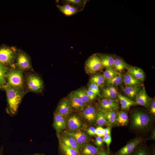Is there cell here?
I'll use <instances>...</instances> for the list:
<instances>
[{
	"label": "cell",
	"mask_w": 155,
	"mask_h": 155,
	"mask_svg": "<svg viewBox=\"0 0 155 155\" xmlns=\"http://www.w3.org/2000/svg\"><path fill=\"white\" fill-rule=\"evenodd\" d=\"M59 143L68 147L79 150V146L74 138L71 135L64 132L60 133L58 135Z\"/></svg>",
	"instance_id": "obj_12"
},
{
	"label": "cell",
	"mask_w": 155,
	"mask_h": 155,
	"mask_svg": "<svg viewBox=\"0 0 155 155\" xmlns=\"http://www.w3.org/2000/svg\"><path fill=\"white\" fill-rule=\"evenodd\" d=\"M117 98L120 101L122 110H129L131 106L137 104L135 101L120 94H118Z\"/></svg>",
	"instance_id": "obj_25"
},
{
	"label": "cell",
	"mask_w": 155,
	"mask_h": 155,
	"mask_svg": "<svg viewBox=\"0 0 155 155\" xmlns=\"http://www.w3.org/2000/svg\"><path fill=\"white\" fill-rule=\"evenodd\" d=\"M123 82V76L120 73L112 79L105 80L104 84L106 86H113L119 85Z\"/></svg>",
	"instance_id": "obj_32"
},
{
	"label": "cell",
	"mask_w": 155,
	"mask_h": 155,
	"mask_svg": "<svg viewBox=\"0 0 155 155\" xmlns=\"http://www.w3.org/2000/svg\"><path fill=\"white\" fill-rule=\"evenodd\" d=\"M119 73L115 70L113 67L106 69L103 75L105 80H108L117 75Z\"/></svg>",
	"instance_id": "obj_36"
},
{
	"label": "cell",
	"mask_w": 155,
	"mask_h": 155,
	"mask_svg": "<svg viewBox=\"0 0 155 155\" xmlns=\"http://www.w3.org/2000/svg\"><path fill=\"white\" fill-rule=\"evenodd\" d=\"M72 93L86 105L90 104L91 101L86 92L85 89H80L73 92Z\"/></svg>",
	"instance_id": "obj_27"
},
{
	"label": "cell",
	"mask_w": 155,
	"mask_h": 155,
	"mask_svg": "<svg viewBox=\"0 0 155 155\" xmlns=\"http://www.w3.org/2000/svg\"><path fill=\"white\" fill-rule=\"evenodd\" d=\"M150 121V118L147 114L136 111L132 115L131 123L134 127L142 129L146 127L149 125Z\"/></svg>",
	"instance_id": "obj_5"
},
{
	"label": "cell",
	"mask_w": 155,
	"mask_h": 155,
	"mask_svg": "<svg viewBox=\"0 0 155 155\" xmlns=\"http://www.w3.org/2000/svg\"><path fill=\"white\" fill-rule=\"evenodd\" d=\"M37 155V154H30V155Z\"/></svg>",
	"instance_id": "obj_50"
},
{
	"label": "cell",
	"mask_w": 155,
	"mask_h": 155,
	"mask_svg": "<svg viewBox=\"0 0 155 155\" xmlns=\"http://www.w3.org/2000/svg\"><path fill=\"white\" fill-rule=\"evenodd\" d=\"M117 123L121 126H124L127 125L129 122L127 114L124 111H117L116 116Z\"/></svg>",
	"instance_id": "obj_29"
},
{
	"label": "cell",
	"mask_w": 155,
	"mask_h": 155,
	"mask_svg": "<svg viewBox=\"0 0 155 155\" xmlns=\"http://www.w3.org/2000/svg\"><path fill=\"white\" fill-rule=\"evenodd\" d=\"M99 57L102 65L106 69L113 67L114 57L112 55L98 53L97 54Z\"/></svg>",
	"instance_id": "obj_23"
},
{
	"label": "cell",
	"mask_w": 155,
	"mask_h": 155,
	"mask_svg": "<svg viewBox=\"0 0 155 155\" xmlns=\"http://www.w3.org/2000/svg\"><path fill=\"white\" fill-rule=\"evenodd\" d=\"M65 132L74 138L79 147L88 143L89 140L88 134L82 129L72 131L67 130Z\"/></svg>",
	"instance_id": "obj_10"
},
{
	"label": "cell",
	"mask_w": 155,
	"mask_h": 155,
	"mask_svg": "<svg viewBox=\"0 0 155 155\" xmlns=\"http://www.w3.org/2000/svg\"><path fill=\"white\" fill-rule=\"evenodd\" d=\"M87 134L91 136H93L96 135V128L93 127H88L87 129Z\"/></svg>",
	"instance_id": "obj_43"
},
{
	"label": "cell",
	"mask_w": 155,
	"mask_h": 155,
	"mask_svg": "<svg viewBox=\"0 0 155 155\" xmlns=\"http://www.w3.org/2000/svg\"><path fill=\"white\" fill-rule=\"evenodd\" d=\"M111 127L110 126L104 129L103 136L111 134Z\"/></svg>",
	"instance_id": "obj_46"
},
{
	"label": "cell",
	"mask_w": 155,
	"mask_h": 155,
	"mask_svg": "<svg viewBox=\"0 0 155 155\" xmlns=\"http://www.w3.org/2000/svg\"><path fill=\"white\" fill-rule=\"evenodd\" d=\"M150 112L153 115H155V100H153L151 103L150 108Z\"/></svg>",
	"instance_id": "obj_44"
},
{
	"label": "cell",
	"mask_w": 155,
	"mask_h": 155,
	"mask_svg": "<svg viewBox=\"0 0 155 155\" xmlns=\"http://www.w3.org/2000/svg\"><path fill=\"white\" fill-rule=\"evenodd\" d=\"M126 69L127 70V72L135 78L142 82L144 80V72L141 68L129 66Z\"/></svg>",
	"instance_id": "obj_24"
},
{
	"label": "cell",
	"mask_w": 155,
	"mask_h": 155,
	"mask_svg": "<svg viewBox=\"0 0 155 155\" xmlns=\"http://www.w3.org/2000/svg\"><path fill=\"white\" fill-rule=\"evenodd\" d=\"M143 86H126L123 88V91L127 97L131 99L135 98Z\"/></svg>",
	"instance_id": "obj_22"
},
{
	"label": "cell",
	"mask_w": 155,
	"mask_h": 155,
	"mask_svg": "<svg viewBox=\"0 0 155 155\" xmlns=\"http://www.w3.org/2000/svg\"><path fill=\"white\" fill-rule=\"evenodd\" d=\"M72 111L81 112L87 106L78 98L71 93L67 98Z\"/></svg>",
	"instance_id": "obj_16"
},
{
	"label": "cell",
	"mask_w": 155,
	"mask_h": 155,
	"mask_svg": "<svg viewBox=\"0 0 155 155\" xmlns=\"http://www.w3.org/2000/svg\"><path fill=\"white\" fill-rule=\"evenodd\" d=\"M37 155H45L42 154H37Z\"/></svg>",
	"instance_id": "obj_49"
},
{
	"label": "cell",
	"mask_w": 155,
	"mask_h": 155,
	"mask_svg": "<svg viewBox=\"0 0 155 155\" xmlns=\"http://www.w3.org/2000/svg\"><path fill=\"white\" fill-rule=\"evenodd\" d=\"M117 110L115 109L103 111L107 122L109 125H114L117 123L116 116Z\"/></svg>",
	"instance_id": "obj_30"
},
{
	"label": "cell",
	"mask_w": 155,
	"mask_h": 155,
	"mask_svg": "<svg viewBox=\"0 0 155 155\" xmlns=\"http://www.w3.org/2000/svg\"><path fill=\"white\" fill-rule=\"evenodd\" d=\"M27 86L29 91L38 93L41 92L43 88V82L38 75L31 73L28 75L26 78Z\"/></svg>",
	"instance_id": "obj_6"
},
{
	"label": "cell",
	"mask_w": 155,
	"mask_h": 155,
	"mask_svg": "<svg viewBox=\"0 0 155 155\" xmlns=\"http://www.w3.org/2000/svg\"><path fill=\"white\" fill-rule=\"evenodd\" d=\"M97 155H111L109 150L102 149Z\"/></svg>",
	"instance_id": "obj_45"
},
{
	"label": "cell",
	"mask_w": 155,
	"mask_h": 155,
	"mask_svg": "<svg viewBox=\"0 0 155 155\" xmlns=\"http://www.w3.org/2000/svg\"><path fill=\"white\" fill-rule=\"evenodd\" d=\"M15 67L24 71L32 68L31 61L29 56L22 51L18 52L14 63Z\"/></svg>",
	"instance_id": "obj_7"
},
{
	"label": "cell",
	"mask_w": 155,
	"mask_h": 155,
	"mask_svg": "<svg viewBox=\"0 0 155 155\" xmlns=\"http://www.w3.org/2000/svg\"><path fill=\"white\" fill-rule=\"evenodd\" d=\"M18 52L13 47H0V63L5 65H14Z\"/></svg>",
	"instance_id": "obj_3"
},
{
	"label": "cell",
	"mask_w": 155,
	"mask_h": 155,
	"mask_svg": "<svg viewBox=\"0 0 155 155\" xmlns=\"http://www.w3.org/2000/svg\"><path fill=\"white\" fill-rule=\"evenodd\" d=\"M85 69L88 74H93L102 69L104 67L97 54L92 55L87 59L85 64Z\"/></svg>",
	"instance_id": "obj_4"
},
{
	"label": "cell",
	"mask_w": 155,
	"mask_h": 155,
	"mask_svg": "<svg viewBox=\"0 0 155 155\" xmlns=\"http://www.w3.org/2000/svg\"><path fill=\"white\" fill-rule=\"evenodd\" d=\"M105 81V79L103 75L96 73L90 77L89 83L95 84L99 87H102L104 84Z\"/></svg>",
	"instance_id": "obj_28"
},
{
	"label": "cell",
	"mask_w": 155,
	"mask_h": 155,
	"mask_svg": "<svg viewBox=\"0 0 155 155\" xmlns=\"http://www.w3.org/2000/svg\"><path fill=\"white\" fill-rule=\"evenodd\" d=\"M118 93L116 88L113 86H106L102 88L101 95L104 98L115 99Z\"/></svg>",
	"instance_id": "obj_20"
},
{
	"label": "cell",
	"mask_w": 155,
	"mask_h": 155,
	"mask_svg": "<svg viewBox=\"0 0 155 155\" xmlns=\"http://www.w3.org/2000/svg\"><path fill=\"white\" fill-rule=\"evenodd\" d=\"M103 142L102 138L97 136L95 140L94 144L97 147L101 148L103 145Z\"/></svg>",
	"instance_id": "obj_42"
},
{
	"label": "cell",
	"mask_w": 155,
	"mask_h": 155,
	"mask_svg": "<svg viewBox=\"0 0 155 155\" xmlns=\"http://www.w3.org/2000/svg\"><path fill=\"white\" fill-rule=\"evenodd\" d=\"M142 140L135 138L128 143L113 155H131L135 148L140 144Z\"/></svg>",
	"instance_id": "obj_11"
},
{
	"label": "cell",
	"mask_w": 155,
	"mask_h": 155,
	"mask_svg": "<svg viewBox=\"0 0 155 155\" xmlns=\"http://www.w3.org/2000/svg\"><path fill=\"white\" fill-rule=\"evenodd\" d=\"M88 143L79 147L80 155H97L102 150Z\"/></svg>",
	"instance_id": "obj_17"
},
{
	"label": "cell",
	"mask_w": 155,
	"mask_h": 155,
	"mask_svg": "<svg viewBox=\"0 0 155 155\" xmlns=\"http://www.w3.org/2000/svg\"><path fill=\"white\" fill-rule=\"evenodd\" d=\"M8 113L11 116L17 113L19 106L24 96V93L20 88L5 86Z\"/></svg>",
	"instance_id": "obj_1"
},
{
	"label": "cell",
	"mask_w": 155,
	"mask_h": 155,
	"mask_svg": "<svg viewBox=\"0 0 155 155\" xmlns=\"http://www.w3.org/2000/svg\"><path fill=\"white\" fill-rule=\"evenodd\" d=\"M87 88L92 91L97 96H98L100 98H101L102 97L100 93L99 87L95 84L89 83Z\"/></svg>",
	"instance_id": "obj_38"
},
{
	"label": "cell",
	"mask_w": 155,
	"mask_h": 155,
	"mask_svg": "<svg viewBox=\"0 0 155 155\" xmlns=\"http://www.w3.org/2000/svg\"><path fill=\"white\" fill-rule=\"evenodd\" d=\"M97 111L93 106L87 105L81 111L82 117L86 123H92L96 121Z\"/></svg>",
	"instance_id": "obj_8"
},
{
	"label": "cell",
	"mask_w": 155,
	"mask_h": 155,
	"mask_svg": "<svg viewBox=\"0 0 155 155\" xmlns=\"http://www.w3.org/2000/svg\"><path fill=\"white\" fill-rule=\"evenodd\" d=\"M66 125L67 130L71 131L81 129L84 125L80 117L75 114L70 115L66 117Z\"/></svg>",
	"instance_id": "obj_9"
},
{
	"label": "cell",
	"mask_w": 155,
	"mask_h": 155,
	"mask_svg": "<svg viewBox=\"0 0 155 155\" xmlns=\"http://www.w3.org/2000/svg\"><path fill=\"white\" fill-rule=\"evenodd\" d=\"M23 71L13 66L6 74L7 85L21 89L24 84Z\"/></svg>",
	"instance_id": "obj_2"
},
{
	"label": "cell",
	"mask_w": 155,
	"mask_h": 155,
	"mask_svg": "<svg viewBox=\"0 0 155 155\" xmlns=\"http://www.w3.org/2000/svg\"><path fill=\"white\" fill-rule=\"evenodd\" d=\"M72 111L69 102L66 98L60 101L55 112L66 118Z\"/></svg>",
	"instance_id": "obj_15"
},
{
	"label": "cell",
	"mask_w": 155,
	"mask_h": 155,
	"mask_svg": "<svg viewBox=\"0 0 155 155\" xmlns=\"http://www.w3.org/2000/svg\"><path fill=\"white\" fill-rule=\"evenodd\" d=\"M85 90L91 101L93 100L96 98L97 96L92 91L88 88Z\"/></svg>",
	"instance_id": "obj_40"
},
{
	"label": "cell",
	"mask_w": 155,
	"mask_h": 155,
	"mask_svg": "<svg viewBox=\"0 0 155 155\" xmlns=\"http://www.w3.org/2000/svg\"><path fill=\"white\" fill-rule=\"evenodd\" d=\"M131 155H150L148 150L145 147L137 146Z\"/></svg>",
	"instance_id": "obj_37"
},
{
	"label": "cell",
	"mask_w": 155,
	"mask_h": 155,
	"mask_svg": "<svg viewBox=\"0 0 155 155\" xmlns=\"http://www.w3.org/2000/svg\"><path fill=\"white\" fill-rule=\"evenodd\" d=\"M66 118L63 116L54 112L52 126L56 131L57 135L62 130L66 129Z\"/></svg>",
	"instance_id": "obj_13"
},
{
	"label": "cell",
	"mask_w": 155,
	"mask_h": 155,
	"mask_svg": "<svg viewBox=\"0 0 155 155\" xmlns=\"http://www.w3.org/2000/svg\"><path fill=\"white\" fill-rule=\"evenodd\" d=\"M155 137V130H153V131L152 132L151 137L152 139H154Z\"/></svg>",
	"instance_id": "obj_47"
},
{
	"label": "cell",
	"mask_w": 155,
	"mask_h": 155,
	"mask_svg": "<svg viewBox=\"0 0 155 155\" xmlns=\"http://www.w3.org/2000/svg\"><path fill=\"white\" fill-rule=\"evenodd\" d=\"M3 146H1L0 148V155H3Z\"/></svg>",
	"instance_id": "obj_48"
},
{
	"label": "cell",
	"mask_w": 155,
	"mask_h": 155,
	"mask_svg": "<svg viewBox=\"0 0 155 155\" xmlns=\"http://www.w3.org/2000/svg\"><path fill=\"white\" fill-rule=\"evenodd\" d=\"M129 66L122 58L117 56L114 57L113 67L118 72H122Z\"/></svg>",
	"instance_id": "obj_26"
},
{
	"label": "cell",
	"mask_w": 155,
	"mask_h": 155,
	"mask_svg": "<svg viewBox=\"0 0 155 155\" xmlns=\"http://www.w3.org/2000/svg\"><path fill=\"white\" fill-rule=\"evenodd\" d=\"M57 6L61 12L67 16H72L82 11L77 7L68 4L62 5H57Z\"/></svg>",
	"instance_id": "obj_19"
},
{
	"label": "cell",
	"mask_w": 155,
	"mask_h": 155,
	"mask_svg": "<svg viewBox=\"0 0 155 155\" xmlns=\"http://www.w3.org/2000/svg\"><path fill=\"white\" fill-rule=\"evenodd\" d=\"M64 4H68L76 7L82 11L87 2L86 0H65L62 1Z\"/></svg>",
	"instance_id": "obj_33"
},
{
	"label": "cell",
	"mask_w": 155,
	"mask_h": 155,
	"mask_svg": "<svg viewBox=\"0 0 155 155\" xmlns=\"http://www.w3.org/2000/svg\"><path fill=\"white\" fill-rule=\"evenodd\" d=\"M102 139L103 142L105 143L106 145L107 150H109V146L111 144L112 140L111 134H110L103 136Z\"/></svg>",
	"instance_id": "obj_39"
},
{
	"label": "cell",
	"mask_w": 155,
	"mask_h": 155,
	"mask_svg": "<svg viewBox=\"0 0 155 155\" xmlns=\"http://www.w3.org/2000/svg\"><path fill=\"white\" fill-rule=\"evenodd\" d=\"M96 121L100 126L106 125L108 123L103 111L100 110L97 111Z\"/></svg>",
	"instance_id": "obj_35"
},
{
	"label": "cell",
	"mask_w": 155,
	"mask_h": 155,
	"mask_svg": "<svg viewBox=\"0 0 155 155\" xmlns=\"http://www.w3.org/2000/svg\"><path fill=\"white\" fill-rule=\"evenodd\" d=\"M123 82L126 86L143 85L142 81L135 78L128 72L123 76Z\"/></svg>",
	"instance_id": "obj_21"
},
{
	"label": "cell",
	"mask_w": 155,
	"mask_h": 155,
	"mask_svg": "<svg viewBox=\"0 0 155 155\" xmlns=\"http://www.w3.org/2000/svg\"><path fill=\"white\" fill-rule=\"evenodd\" d=\"M119 104L115 99L107 98H102L99 102L98 105L100 110L103 111L117 110Z\"/></svg>",
	"instance_id": "obj_14"
},
{
	"label": "cell",
	"mask_w": 155,
	"mask_h": 155,
	"mask_svg": "<svg viewBox=\"0 0 155 155\" xmlns=\"http://www.w3.org/2000/svg\"><path fill=\"white\" fill-rule=\"evenodd\" d=\"M59 148L62 155H80L79 151L59 143Z\"/></svg>",
	"instance_id": "obj_31"
},
{
	"label": "cell",
	"mask_w": 155,
	"mask_h": 155,
	"mask_svg": "<svg viewBox=\"0 0 155 155\" xmlns=\"http://www.w3.org/2000/svg\"><path fill=\"white\" fill-rule=\"evenodd\" d=\"M104 129L101 126H98L96 128V135L100 137H103Z\"/></svg>",
	"instance_id": "obj_41"
},
{
	"label": "cell",
	"mask_w": 155,
	"mask_h": 155,
	"mask_svg": "<svg viewBox=\"0 0 155 155\" xmlns=\"http://www.w3.org/2000/svg\"><path fill=\"white\" fill-rule=\"evenodd\" d=\"M9 70L6 65L0 63V87L6 83V74Z\"/></svg>",
	"instance_id": "obj_34"
},
{
	"label": "cell",
	"mask_w": 155,
	"mask_h": 155,
	"mask_svg": "<svg viewBox=\"0 0 155 155\" xmlns=\"http://www.w3.org/2000/svg\"><path fill=\"white\" fill-rule=\"evenodd\" d=\"M137 104L146 107L149 103L150 98L148 96L144 86L135 97Z\"/></svg>",
	"instance_id": "obj_18"
}]
</instances>
